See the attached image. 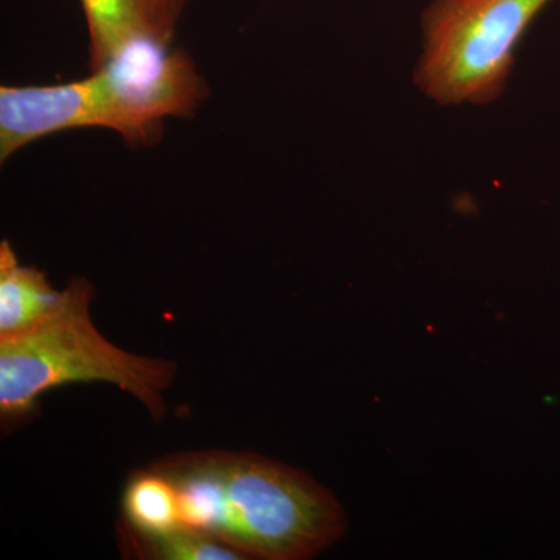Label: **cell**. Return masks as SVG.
<instances>
[{"instance_id":"cell-1","label":"cell","mask_w":560,"mask_h":560,"mask_svg":"<svg viewBox=\"0 0 560 560\" xmlns=\"http://www.w3.org/2000/svg\"><path fill=\"white\" fill-rule=\"evenodd\" d=\"M151 467L175 486L183 528L209 534L245 559H312L348 529L345 510L329 489L265 456L178 453Z\"/></svg>"},{"instance_id":"cell-7","label":"cell","mask_w":560,"mask_h":560,"mask_svg":"<svg viewBox=\"0 0 560 560\" xmlns=\"http://www.w3.org/2000/svg\"><path fill=\"white\" fill-rule=\"evenodd\" d=\"M65 300L46 272L25 267L9 241L0 243V340L20 337L49 319Z\"/></svg>"},{"instance_id":"cell-2","label":"cell","mask_w":560,"mask_h":560,"mask_svg":"<svg viewBox=\"0 0 560 560\" xmlns=\"http://www.w3.org/2000/svg\"><path fill=\"white\" fill-rule=\"evenodd\" d=\"M94 287L72 279L58 311L20 337L0 340L2 422L31 418L40 396L72 383H108L139 400L154 419L167 412L165 393L178 366L128 352L103 337L91 316Z\"/></svg>"},{"instance_id":"cell-3","label":"cell","mask_w":560,"mask_h":560,"mask_svg":"<svg viewBox=\"0 0 560 560\" xmlns=\"http://www.w3.org/2000/svg\"><path fill=\"white\" fill-rule=\"evenodd\" d=\"M550 0H433L422 14L419 91L440 105L503 94L523 33Z\"/></svg>"},{"instance_id":"cell-4","label":"cell","mask_w":560,"mask_h":560,"mask_svg":"<svg viewBox=\"0 0 560 560\" xmlns=\"http://www.w3.org/2000/svg\"><path fill=\"white\" fill-rule=\"evenodd\" d=\"M92 77L97 128L117 132L131 145L156 140L162 121L191 116L209 95L189 55L160 39L125 44Z\"/></svg>"},{"instance_id":"cell-5","label":"cell","mask_w":560,"mask_h":560,"mask_svg":"<svg viewBox=\"0 0 560 560\" xmlns=\"http://www.w3.org/2000/svg\"><path fill=\"white\" fill-rule=\"evenodd\" d=\"M94 77L44 86L0 88V161L57 132L97 128Z\"/></svg>"},{"instance_id":"cell-8","label":"cell","mask_w":560,"mask_h":560,"mask_svg":"<svg viewBox=\"0 0 560 560\" xmlns=\"http://www.w3.org/2000/svg\"><path fill=\"white\" fill-rule=\"evenodd\" d=\"M121 511L127 533L142 539L167 536L183 528L178 492L154 467L132 471L121 497Z\"/></svg>"},{"instance_id":"cell-9","label":"cell","mask_w":560,"mask_h":560,"mask_svg":"<svg viewBox=\"0 0 560 560\" xmlns=\"http://www.w3.org/2000/svg\"><path fill=\"white\" fill-rule=\"evenodd\" d=\"M132 555L156 560H245V556L228 547L223 541L200 533L179 528L167 536L142 539L127 533L125 536Z\"/></svg>"},{"instance_id":"cell-6","label":"cell","mask_w":560,"mask_h":560,"mask_svg":"<svg viewBox=\"0 0 560 560\" xmlns=\"http://www.w3.org/2000/svg\"><path fill=\"white\" fill-rule=\"evenodd\" d=\"M90 32L91 69L135 39L172 43L186 0H80Z\"/></svg>"}]
</instances>
